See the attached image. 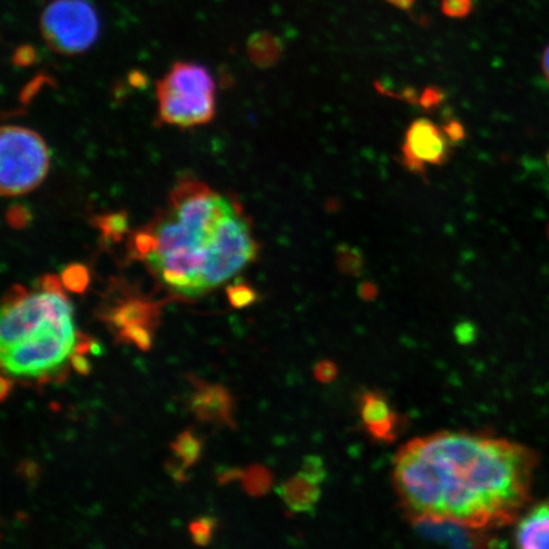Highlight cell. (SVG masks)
Wrapping results in <instances>:
<instances>
[{
    "mask_svg": "<svg viewBox=\"0 0 549 549\" xmlns=\"http://www.w3.org/2000/svg\"><path fill=\"white\" fill-rule=\"evenodd\" d=\"M202 441L196 439L190 431L182 433L177 437V440L172 444V450H174L175 455L180 459L182 465L186 470L199 461L200 455H202Z\"/></svg>",
    "mask_w": 549,
    "mask_h": 549,
    "instance_id": "cell-15",
    "label": "cell"
},
{
    "mask_svg": "<svg viewBox=\"0 0 549 549\" xmlns=\"http://www.w3.org/2000/svg\"><path fill=\"white\" fill-rule=\"evenodd\" d=\"M450 144L443 128L428 119L415 120L407 129L402 163L413 174L424 176L427 166H441L448 162Z\"/></svg>",
    "mask_w": 549,
    "mask_h": 549,
    "instance_id": "cell-8",
    "label": "cell"
},
{
    "mask_svg": "<svg viewBox=\"0 0 549 549\" xmlns=\"http://www.w3.org/2000/svg\"><path fill=\"white\" fill-rule=\"evenodd\" d=\"M416 527L422 536L434 541L446 543L453 547H478L487 544L482 530L452 523V521H416Z\"/></svg>",
    "mask_w": 549,
    "mask_h": 549,
    "instance_id": "cell-13",
    "label": "cell"
},
{
    "mask_svg": "<svg viewBox=\"0 0 549 549\" xmlns=\"http://www.w3.org/2000/svg\"><path fill=\"white\" fill-rule=\"evenodd\" d=\"M360 418L374 439L390 443L397 437L400 418L387 398L378 392H365L359 400Z\"/></svg>",
    "mask_w": 549,
    "mask_h": 549,
    "instance_id": "cell-10",
    "label": "cell"
},
{
    "mask_svg": "<svg viewBox=\"0 0 549 549\" xmlns=\"http://www.w3.org/2000/svg\"><path fill=\"white\" fill-rule=\"evenodd\" d=\"M314 375L322 383H329L338 376V368H336L335 364L328 362V360H323V362L317 364Z\"/></svg>",
    "mask_w": 549,
    "mask_h": 549,
    "instance_id": "cell-26",
    "label": "cell"
},
{
    "mask_svg": "<svg viewBox=\"0 0 549 549\" xmlns=\"http://www.w3.org/2000/svg\"><path fill=\"white\" fill-rule=\"evenodd\" d=\"M543 70H544L545 76H547L549 82V46L543 55Z\"/></svg>",
    "mask_w": 549,
    "mask_h": 549,
    "instance_id": "cell-36",
    "label": "cell"
},
{
    "mask_svg": "<svg viewBox=\"0 0 549 549\" xmlns=\"http://www.w3.org/2000/svg\"><path fill=\"white\" fill-rule=\"evenodd\" d=\"M336 260L342 273L357 274L363 270L364 256L359 249L348 245H340L336 249Z\"/></svg>",
    "mask_w": 549,
    "mask_h": 549,
    "instance_id": "cell-17",
    "label": "cell"
},
{
    "mask_svg": "<svg viewBox=\"0 0 549 549\" xmlns=\"http://www.w3.org/2000/svg\"><path fill=\"white\" fill-rule=\"evenodd\" d=\"M29 297V292H26V289L21 285H14L9 289L7 295H5L4 299H3V310L2 314L7 313V311L14 310V308L17 307L22 303L24 299Z\"/></svg>",
    "mask_w": 549,
    "mask_h": 549,
    "instance_id": "cell-25",
    "label": "cell"
},
{
    "mask_svg": "<svg viewBox=\"0 0 549 549\" xmlns=\"http://www.w3.org/2000/svg\"><path fill=\"white\" fill-rule=\"evenodd\" d=\"M214 92V79L205 68L175 64L157 89L160 119L180 128L209 122L215 113Z\"/></svg>",
    "mask_w": 549,
    "mask_h": 549,
    "instance_id": "cell-2",
    "label": "cell"
},
{
    "mask_svg": "<svg viewBox=\"0 0 549 549\" xmlns=\"http://www.w3.org/2000/svg\"><path fill=\"white\" fill-rule=\"evenodd\" d=\"M42 37L64 55L87 51L100 33V18L87 0H54L41 14Z\"/></svg>",
    "mask_w": 549,
    "mask_h": 549,
    "instance_id": "cell-5",
    "label": "cell"
},
{
    "mask_svg": "<svg viewBox=\"0 0 549 549\" xmlns=\"http://www.w3.org/2000/svg\"><path fill=\"white\" fill-rule=\"evenodd\" d=\"M2 388H0V397H2V400H4L7 398L9 392L12 390L11 381H8L5 376H2Z\"/></svg>",
    "mask_w": 549,
    "mask_h": 549,
    "instance_id": "cell-34",
    "label": "cell"
},
{
    "mask_svg": "<svg viewBox=\"0 0 549 549\" xmlns=\"http://www.w3.org/2000/svg\"><path fill=\"white\" fill-rule=\"evenodd\" d=\"M196 388V393L191 398V407L196 418L205 422L233 427V398L227 388L210 384H200Z\"/></svg>",
    "mask_w": 549,
    "mask_h": 549,
    "instance_id": "cell-11",
    "label": "cell"
},
{
    "mask_svg": "<svg viewBox=\"0 0 549 549\" xmlns=\"http://www.w3.org/2000/svg\"><path fill=\"white\" fill-rule=\"evenodd\" d=\"M215 526H217V521L214 518L203 517L193 521L190 524V533L193 536L194 543L202 545V547L209 545L212 539Z\"/></svg>",
    "mask_w": 549,
    "mask_h": 549,
    "instance_id": "cell-21",
    "label": "cell"
},
{
    "mask_svg": "<svg viewBox=\"0 0 549 549\" xmlns=\"http://www.w3.org/2000/svg\"><path fill=\"white\" fill-rule=\"evenodd\" d=\"M257 253L258 246L251 227L238 206L234 205L218 224L210 243L202 271L205 292L238 274L249 262L255 261Z\"/></svg>",
    "mask_w": 549,
    "mask_h": 549,
    "instance_id": "cell-4",
    "label": "cell"
},
{
    "mask_svg": "<svg viewBox=\"0 0 549 549\" xmlns=\"http://www.w3.org/2000/svg\"><path fill=\"white\" fill-rule=\"evenodd\" d=\"M228 299L234 308H246L257 301V292L247 284H233L227 288Z\"/></svg>",
    "mask_w": 549,
    "mask_h": 549,
    "instance_id": "cell-22",
    "label": "cell"
},
{
    "mask_svg": "<svg viewBox=\"0 0 549 549\" xmlns=\"http://www.w3.org/2000/svg\"><path fill=\"white\" fill-rule=\"evenodd\" d=\"M97 225L104 238L122 240L123 234L128 231V215L123 214V212L104 215V217L97 219Z\"/></svg>",
    "mask_w": 549,
    "mask_h": 549,
    "instance_id": "cell-18",
    "label": "cell"
},
{
    "mask_svg": "<svg viewBox=\"0 0 549 549\" xmlns=\"http://www.w3.org/2000/svg\"><path fill=\"white\" fill-rule=\"evenodd\" d=\"M391 4L396 5V7L400 9H410L412 7L415 0H387Z\"/></svg>",
    "mask_w": 549,
    "mask_h": 549,
    "instance_id": "cell-35",
    "label": "cell"
},
{
    "mask_svg": "<svg viewBox=\"0 0 549 549\" xmlns=\"http://www.w3.org/2000/svg\"><path fill=\"white\" fill-rule=\"evenodd\" d=\"M91 353L94 355H101L102 354V346L98 344L97 341L92 342Z\"/></svg>",
    "mask_w": 549,
    "mask_h": 549,
    "instance_id": "cell-37",
    "label": "cell"
},
{
    "mask_svg": "<svg viewBox=\"0 0 549 549\" xmlns=\"http://www.w3.org/2000/svg\"><path fill=\"white\" fill-rule=\"evenodd\" d=\"M18 473L27 482L32 483L40 477V467L32 461H24L18 467Z\"/></svg>",
    "mask_w": 549,
    "mask_h": 549,
    "instance_id": "cell-30",
    "label": "cell"
},
{
    "mask_svg": "<svg viewBox=\"0 0 549 549\" xmlns=\"http://www.w3.org/2000/svg\"><path fill=\"white\" fill-rule=\"evenodd\" d=\"M30 212L22 206H14L8 212V221L12 227L23 228L30 223Z\"/></svg>",
    "mask_w": 549,
    "mask_h": 549,
    "instance_id": "cell-27",
    "label": "cell"
},
{
    "mask_svg": "<svg viewBox=\"0 0 549 549\" xmlns=\"http://www.w3.org/2000/svg\"><path fill=\"white\" fill-rule=\"evenodd\" d=\"M472 0H443V12L449 17L463 18L470 14Z\"/></svg>",
    "mask_w": 549,
    "mask_h": 549,
    "instance_id": "cell-24",
    "label": "cell"
},
{
    "mask_svg": "<svg viewBox=\"0 0 549 549\" xmlns=\"http://www.w3.org/2000/svg\"><path fill=\"white\" fill-rule=\"evenodd\" d=\"M70 363H72L73 368L82 375H88L91 373V364L86 359L85 355L78 353H72L70 355Z\"/></svg>",
    "mask_w": 549,
    "mask_h": 549,
    "instance_id": "cell-32",
    "label": "cell"
},
{
    "mask_svg": "<svg viewBox=\"0 0 549 549\" xmlns=\"http://www.w3.org/2000/svg\"><path fill=\"white\" fill-rule=\"evenodd\" d=\"M443 130L452 144L459 143L465 138L464 128H463L461 122H455V120H452L446 126H443Z\"/></svg>",
    "mask_w": 549,
    "mask_h": 549,
    "instance_id": "cell-29",
    "label": "cell"
},
{
    "mask_svg": "<svg viewBox=\"0 0 549 549\" xmlns=\"http://www.w3.org/2000/svg\"><path fill=\"white\" fill-rule=\"evenodd\" d=\"M51 326L12 347L2 348L3 368L15 376H39L66 362L74 345L52 331Z\"/></svg>",
    "mask_w": 549,
    "mask_h": 549,
    "instance_id": "cell-7",
    "label": "cell"
},
{
    "mask_svg": "<svg viewBox=\"0 0 549 549\" xmlns=\"http://www.w3.org/2000/svg\"><path fill=\"white\" fill-rule=\"evenodd\" d=\"M325 477L322 461L310 456L305 459L303 471L277 487V493L292 511L304 513L311 510L319 501L320 483Z\"/></svg>",
    "mask_w": 549,
    "mask_h": 549,
    "instance_id": "cell-9",
    "label": "cell"
},
{
    "mask_svg": "<svg viewBox=\"0 0 549 549\" xmlns=\"http://www.w3.org/2000/svg\"><path fill=\"white\" fill-rule=\"evenodd\" d=\"M536 465L535 450L514 441L443 431L397 453L393 482L413 523L452 521L483 532L519 519Z\"/></svg>",
    "mask_w": 549,
    "mask_h": 549,
    "instance_id": "cell-1",
    "label": "cell"
},
{
    "mask_svg": "<svg viewBox=\"0 0 549 549\" xmlns=\"http://www.w3.org/2000/svg\"><path fill=\"white\" fill-rule=\"evenodd\" d=\"M120 338L123 342L135 345L140 350L149 351L152 348V335L147 326L123 327Z\"/></svg>",
    "mask_w": 549,
    "mask_h": 549,
    "instance_id": "cell-20",
    "label": "cell"
},
{
    "mask_svg": "<svg viewBox=\"0 0 549 549\" xmlns=\"http://www.w3.org/2000/svg\"><path fill=\"white\" fill-rule=\"evenodd\" d=\"M515 544L524 549L549 548V499L527 508L515 529Z\"/></svg>",
    "mask_w": 549,
    "mask_h": 549,
    "instance_id": "cell-12",
    "label": "cell"
},
{
    "mask_svg": "<svg viewBox=\"0 0 549 549\" xmlns=\"http://www.w3.org/2000/svg\"><path fill=\"white\" fill-rule=\"evenodd\" d=\"M271 474L261 465H252L243 472L242 483L246 492L251 496H262L271 486Z\"/></svg>",
    "mask_w": 549,
    "mask_h": 549,
    "instance_id": "cell-16",
    "label": "cell"
},
{
    "mask_svg": "<svg viewBox=\"0 0 549 549\" xmlns=\"http://www.w3.org/2000/svg\"><path fill=\"white\" fill-rule=\"evenodd\" d=\"M63 280L58 279L55 274H45L41 280H40V288L44 290V292H54V294H64Z\"/></svg>",
    "mask_w": 549,
    "mask_h": 549,
    "instance_id": "cell-28",
    "label": "cell"
},
{
    "mask_svg": "<svg viewBox=\"0 0 549 549\" xmlns=\"http://www.w3.org/2000/svg\"><path fill=\"white\" fill-rule=\"evenodd\" d=\"M446 100V94L436 87H428L419 95L418 104L422 109L433 111L440 106L441 102Z\"/></svg>",
    "mask_w": 549,
    "mask_h": 549,
    "instance_id": "cell-23",
    "label": "cell"
},
{
    "mask_svg": "<svg viewBox=\"0 0 549 549\" xmlns=\"http://www.w3.org/2000/svg\"><path fill=\"white\" fill-rule=\"evenodd\" d=\"M243 472L238 470V468H221V470L218 471V481L219 483L223 486V484H228L233 482L236 480H242Z\"/></svg>",
    "mask_w": 549,
    "mask_h": 549,
    "instance_id": "cell-31",
    "label": "cell"
},
{
    "mask_svg": "<svg viewBox=\"0 0 549 549\" xmlns=\"http://www.w3.org/2000/svg\"><path fill=\"white\" fill-rule=\"evenodd\" d=\"M0 187L4 196H20L41 184L50 168L44 139L20 126H4L0 138Z\"/></svg>",
    "mask_w": 549,
    "mask_h": 549,
    "instance_id": "cell-3",
    "label": "cell"
},
{
    "mask_svg": "<svg viewBox=\"0 0 549 549\" xmlns=\"http://www.w3.org/2000/svg\"><path fill=\"white\" fill-rule=\"evenodd\" d=\"M360 294L365 299L373 298L376 294V288L373 284H363Z\"/></svg>",
    "mask_w": 549,
    "mask_h": 549,
    "instance_id": "cell-33",
    "label": "cell"
},
{
    "mask_svg": "<svg viewBox=\"0 0 549 549\" xmlns=\"http://www.w3.org/2000/svg\"><path fill=\"white\" fill-rule=\"evenodd\" d=\"M67 317H72V307L67 295L44 290L37 294H29L22 303L2 314L0 345L2 348L12 347Z\"/></svg>",
    "mask_w": 549,
    "mask_h": 549,
    "instance_id": "cell-6",
    "label": "cell"
},
{
    "mask_svg": "<svg viewBox=\"0 0 549 549\" xmlns=\"http://www.w3.org/2000/svg\"><path fill=\"white\" fill-rule=\"evenodd\" d=\"M158 308L141 299H131L111 313V322L119 328L129 326H152L158 319Z\"/></svg>",
    "mask_w": 549,
    "mask_h": 549,
    "instance_id": "cell-14",
    "label": "cell"
},
{
    "mask_svg": "<svg viewBox=\"0 0 549 549\" xmlns=\"http://www.w3.org/2000/svg\"><path fill=\"white\" fill-rule=\"evenodd\" d=\"M61 280L68 290L76 292V294H82L89 285L88 268L79 264L69 265L64 268Z\"/></svg>",
    "mask_w": 549,
    "mask_h": 549,
    "instance_id": "cell-19",
    "label": "cell"
}]
</instances>
